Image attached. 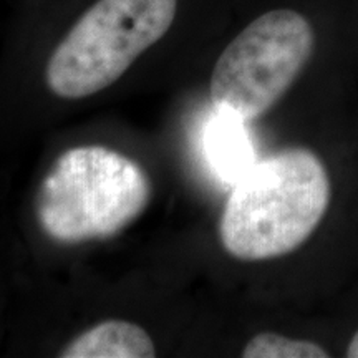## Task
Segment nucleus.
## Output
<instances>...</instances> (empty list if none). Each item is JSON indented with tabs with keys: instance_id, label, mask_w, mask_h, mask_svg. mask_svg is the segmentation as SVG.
I'll list each match as a JSON object with an SVG mask.
<instances>
[{
	"instance_id": "6e6552de",
	"label": "nucleus",
	"mask_w": 358,
	"mask_h": 358,
	"mask_svg": "<svg viewBox=\"0 0 358 358\" xmlns=\"http://www.w3.org/2000/svg\"><path fill=\"white\" fill-rule=\"evenodd\" d=\"M347 357L348 358H358V332L353 335V338L350 340V343H348Z\"/></svg>"
},
{
	"instance_id": "f03ea898",
	"label": "nucleus",
	"mask_w": 358,
	"mask_h": 358,
	"mask_svg": "<svg viewBox=\"0 0 358 358\" xmlns=\"http://www.w3.org/2000/svg\"><path fill=\"white\" fill-rule=\"evenodd\" d=\"M151 194V179L136 161L106 146H77L64 151L45 174L35 216L55 243L103 241L131 226Z\"/></svg>"
},
{
	"instance_id": "423d86ee",
	"label": "nucleus",
	"mask_w": 358,
	"mask_h": 358,
	"mask_svg": "<svg viewBox=\"0 0 358 358\" xmlns=\"http://www.w3.org/2000/svg\"><path fill=\"white\" fill-rule=\"evenodd\" d=\"M245 122L229 113L214 110L206 128V155L224 181L234 182L256 163L252 141Z\"/></svg>"
},
{
	"instance_id": "0eeeda50",
	"label": "nucleus",
	"mask_w": 358,
	"mask_h": 358,
	"mask_svg": "<svg viewBox=\"0 0 358 358\" xmlns=\"http://www.w3.org/2000/svg\"><path fill=\"white\" fill-rule=\"evenodd\" d=\"M244 358H327L329 352L310 340H295L280 334L262 332L244 347Z\"/></svg>"
},
{
	"instance_id": "20e7f679",
	"label": "nucleus",
	"mask_w": 358,
	"mask_h": 358,
	"mask_svg": "<svg viewBox=\"0 0 358 358\" xmlns=\"http://www.w3.org/2000/svg\"><path fill=\"white\" fill-rule=\"evenodd\" d=\"M315 35L302 13L277 8L250 22L213 70L214 110L249 123L266 115L310 60Z\"/></svg>"
},
{
	"instance_id": "7ed1b4c3",
	"label": "nucleus",
	"mask_w": 358,
	"mask_h": 358,
	"mask_svg": "<svg viewBox=\"0 0 358 358\" xmlns=\"http://www.w3.org/2000/svg\"><path fill=\"white\" fill-rule=\"evenodd\" d=\"M178 0H96L53 50L45 82L80 100L113 85L171 29Z\"/></svg>"
},
{
	"instance_id": "39448f33",
	"label": "nucleus",
	"mask_w": 358,
	"mask_h": 358,
	"mask_svg": "<svg viewBox=\"0 0 358 358\" xmlns=\"http://www.w3.org/2000/svg\"><path fill=\"white\" fill-rule=\"evenodd\" d=\"M62 358H153L150 334L128 320H105L71 338L58 353Z\"/></svg>"
},
{
	"instance_id": "f257e3e1",
	"label": "nucleus",
	"mask_w": 358,
	"mask_h": 358,
	"mask_svg": "<svg viewBox=\"0 0 358 358\" xmlns=\"http://www.w3.org/2000/svg\"><path fill=\"white\" fill-rule=\"evenodd\" d=\"M330 204V179L319 156L289 148L237 178L219 221L227 254L256 262L287 256L313 234Z\"/></svg>"
}]
</instances>
